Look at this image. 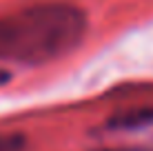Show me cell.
I'll return each mask as SVG.
<instances>
[{
	"label": "cell",
	"instance_id": "cell-1",
	"mask_svg": "<svg viewBox=\"0 0 153 151\" xmlns=\"http://www.w3.org/2000/svg\"><path fill=\"white\" fill-rule=\"evenodd\" d=\"M87 16L76 4L45 2L0 16V62L45 65L84 40Z\"/></svg>",
	"mask_w": 153,
	"mask_h": 151
},
{
	"label": "cell",
	"instance_id": "cell-2",
	"mask_svg": "<svg viewBox=\"0 0 153 151\" xmlns=\"http://www.w3.org/2000/svg\"><path fill=\"white\" fill-rule=\"evenodd\" d=\"M151 120H153V109H144V111H135V113H126L122 118H115L111 127L131 129V127H140V124H149Z\"/></svg>",
	"mask_w": 153,
	"mask_h": 151
},
{
	"label": "cell",
	"instance_id": "cell-3",
	"mask_svg": "<svg viewBox=\"0 0 153 151\" xmlns=\"http://www.w3.org/2000/svg\"><path fill=\"white\" fill-rule=\"evenodd\" d=\"M0 151H25V138L18 133L0 136Z\"/></svg>",
	"mask_w": 153,
	"mask_h": 151
},
{
	"label": "cell",
	"instance_id": "cell-4",
	"mask_svg": "<svg viewBox=\"0 0 153 151\" xmlns=\"http://www.w3.org/2000/svg\"><path fill=\"white\" fill-rule=\"evenodd\" d=\"M111 151H122V149H111ZM133 151H135V149H133Z\"/></svg>",
	"mask_w": 153,
	"mask_h": 151
}]
</instances>
